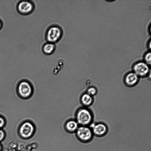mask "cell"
<instances>
[{"label":"cell","mask_w":151,"mask_h":151,"mask_svg":"<svg viewBox=\"0 0 151 151\" xmlns=\"http://www.w3.org/2000/svg\"><path fill=\"white\" fill-rule=\"evenodd\" d=\"M63 35V31L62 28L58 25H53L47 29L45 37L47 42L55 44L60 40Z\"/></svg>","instance_id":"1"},{"label":"cell","mask_w":151,"mask_h":151,"mask_svg":"<svg viewBox=\"0 0 151 151\" xmlns=\"http://www.w3.org/2000/svg\"><path fill=\"white\" fill-rule=\"evenodd\" d=\"M17 92L21 98L24 99H29L33 94V87L28 81L23 80L18 83L17 87Z\"/></svg>","instance_id":"2"},{"label":"cell","mask_w":151,"mask_h":151,"mask_svg":"<svg viewBox=\"0 0 151 151\" xmlns=\"http://www.w3.org/2000/svg\"><path fill=\"white\" fill-rule=\"evenodd\" d=\"M76 121L81 126H86L91 123L93 116L91 111L84 108L80 109L76 114Z\"/></svg>","instance_id":"3"},{"label":"cell","mask_w":151,"mask_h":151,"mask_svg":"<svg viewBox=\"0 0 151 151\" xmlns=\"http://www.w3.org/2000/svg\"><path fill=\"white\" fill-rule=\"evenodd\" d=\"M34 124L29 120L23 122L19 126V133L20 137L24 139H28L32 137L35 131Z\"/></svg>","instance_id":"4"},{"label":"cell","mask_w":151,"mask_h":151,"mask_svg":"<svg viewBox=\"0 0 151 151\" xmlns=\"http://www.w3.org/2000/svg\"><path fill=\"white\" fill-rule=\"evenodd\" d=\"M150 67L144 61L139 60L132 65V70L140 78H146Z\"/></svg>","instance_id":"5"},{"label":"cell","mask_w":151,"mask_h":151,"mask_svg":"<svg viewBox=\"0 0 151 151\" xmlns=\"http://www.w3.org/2000/svg\"><path fill=\"white\" fill-rule=\"evenodd\" d=\"M35 5L31 1L22 0L17 4V9L20 14L27 15L31 14L35 9Z\"/></svg>","instance_id":"6"},{"label":"cell","mask_w":151,"mask_h":151,"mask_svg":"<svg viewBox=\"0 0 151 151\" xmlns=\"http://www.w3.org/2000/svg\"><path fill=\"white\" fill-rule=\"evenodd\" d=\"M77 138L83 142H87L90 140L93 136V133L91 128L86 126L79 127L76 131Z\"/></svg>","instance_id":"7"},{"label":"cell","mask_w":151,"mask_h":151,"mask_svg":"<svg viewBox=\"0 0 151 151\" xmlns=\"http://www.w3.org/2000/svg\"><path fill=\"white\" fill-rule=\"evenodd\" d=\"M140 78L132 70L127 72L124 76L123 81L127 87H132L139 83Z\"/></svg>","instance_id":"8"},{"label":"cell","mask_w":151,"mask_h":151,"mask_svg":"<svg viewBox=\"0 0 151 151\" xmlns=\"http://www.w3.org/2000/svg\"><path fill=\"white\" fill-rule=\"evenodd\" d=\"M93 134L97 136H102L105 135L107 131L106 126L102 123L93 124L91 126Z\"/></svg>","instance_id":"9"},{"label":"cell","mask_w":151,"mask_h":151,"mask_svg":"<svg viewBox=\"0 0 151 151\" xmlns=\"http://www.w3.org/2000/svg\"><path fill=\"white\" fill-rule=\"evenodd\" d=\"M78 124L76 121L70 120L67 121L65 123V129L70 132H76L79 127Z\"/></svg>","instance_id":"10"},{"label":"cell","mask_w":151,"mask_h":151,"mask_svg":"<svg viewBox=\"0 0 151 151\" xmlns=\"http://www.w3.org/2000/svg\"><path fill=\"white\" fill-rule=\"evenodd\" d=\"M56 45L55 43L47 42L42 46V49L43 52L47 55L52 54L55 51Z\"/></svg>","instance_id":"11"},{"label":"cell","mask_w":151,"mask_h":151,"mask_svg":"<svg viewBox=\"0 0 151 151\" xmlns=\"http://www.w3.org/2000/svg\"><path fill=\"white\" fill-rule=\"evenodd\" d=\"M82 104L85 106H89L91 105L93 102L92 96L87 93L83 94L81 98Z\"/></svg>","instance_id":"12"},{"label":"cell","mask_w":151,"mask_h":151,"mask_svg":"<svg viewBox=\"0 0 151 151\" xmlns=\"http://www.w3.org/2000/svg\"><path fill=\"white\" fill-rule=\"evenodd\" d=\"M143 60L151 67V51L148 50L143 55Z\"/></svg>","instance_id":"13"},{"label":"cell","mask_w":151,"mask_h":151,"mask_svg":"<svg viewBox=\"0 0 151 151\" xmlns=\"http://www.w3.org/2000/svg\"><path fill=\"white\" fill-rule=\"evenodd\" d=\"M97 91L96 88L91 86L89 87L87 89V93L92 96L96 95Z\"/></svg>","instance_id":"14"},{"label":"cell","mask_w":151,"mask_h":151,"mask_svg":"<svg viewBox=\"0 0 151 151\" xmlns=\"http://www.w3.org/2000/svg\"><path fill=\"white\" fill-rule=\"evenodd\" d=\"M6 120L3 116L0 115V129L3 128L6 124Z\"/></svg>","instance_id":"15"},{"label":"cell","mask_w":151,"mask_h":151,"mask_svg":"<svg viewBox=\"0 0 151 151\" xmlns=\"http://www.w3.org/2000/svg\"><path fill=\"white\" fill-rule=\"evenodd\" d=\"M5 137V133L2 129H0V142L3 141Z\"/></svg>","instance_id":"16"},{"label":"cell","mask_w":151,"mask_h":151,"mask_svg":"<svg viewBox=\"0 0 151 151\" xmlns=\"http://www.w3.org/2000/svg\"><path fill=\"white\" fill-rule=\"evenodd\" d=\"M147 46L149 50L151 51V38L148 41L147 44Z\"/></svg>","instance_id":"17"},{"label":"cell","mask_w":151,"mask_h":151,"mask_svg":"<svg viewBox=\"0 0 151 151\" xmlns=\"http://www.w3.org/2000/svg\"><path fill=\"white\" fill-rule=\"evenodd\" d=\"M146 78H147L149 80L151 81V67L150 68Z\"/></svg>","instance_id":"18"},{"label":"cell","mask_w":151,"mask_h":151,"mask_svg":"<svg viewBox=\"0 0 151 151\" xmlns=\"http://www.w3.org/2000/svg\"><path fill=\"white\" fill-rule=\"evenodd\" d=\"M148 32H149V33L150 35L151 36V23L150 24V25H149V27H148Z\"/></svg>","instance_id":"19"},{"label":"cell","mask_w":151,"mask_h":151,"mask_svg":"<svg viewBox=\"0 0 151 151\" xmlns=\"http://www.w3.org/2000/svg\"><path fill=\"white\" fill-rule=\"evenodd\" d=\"M3 26V23L1 20L0 19V30L1 29Z\"/></svg>","instance_id":"20"},{"label":"cell","mask_w":151,"mask_h":151,"mask_svg":"<svg viewBox=\"0 0 151 151\" xmlns=\"http://www.w3.org/2000/svg\"><path fill=\"white\" fill-rule=\"evenodd\" d=\"M2 149V147L1 145L0 144V151H1Z\"/></svg>","instance_id":"21"}]
</instances>
